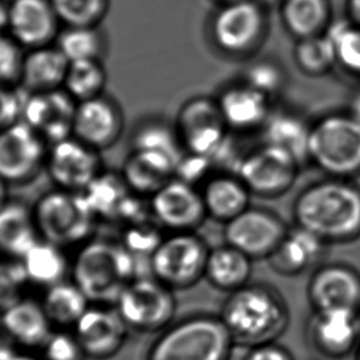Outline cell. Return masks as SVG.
I'll return each mask as SVG.
<instances>
[{
  "label": "cell",
  "mask_w": 360,
  "mask_h": 360,
  "mask_svg": "<svg viewBox=\"0 0 360 360\" xmlns=\"http://www.w3.org/2000/svg\"><path fill=\"white\" fill-rule=\"evenodd\" d=\"M106 80L108 75L101 60L70 62L65 75L63 89L77 103H80L103 96Z\"/></svg>",
  "instance_id": "cell-37"
},
{
  "label": "cell",
  "mask_w": 360,
  "mask_h": 360,
  "mask_svg": "<svg viewBox=\"0 0 360 360\" xmlns=\"http://www.w3.org/2000/svg\"><path fill=\"white\" fill-rule=\"evenodd\" d=\"M24 56L22 47L9 34L0 32V84H19Z\"/></svg>",
  "instance_id": "cell-44"
},
{
  "label": "cell",
  "mask_w": 360,
  "mask_h": 360,
  "mask_svg": "<svg viewBox=\"0 0 360 360\" xmlns=\"http://www.w3.org/2000/svg\"><path fill=\"white\" fill-rule=\"evenodd\" d=\"M253 259L232 245H219L209 252L205 279L219 290L232 292L250 283Z\"/></svg>",
  "instance_id": "cell-31"
},
{
  "label": "cell",
  "mask_w": 360,
  "mask_h": 360,
  "mask_svg": "<svg viewBox=\"0 0 360 360\" xmlns=\"http://www.w3.org/2000/svg\"><path fill=\"white\" fill-rule=\"evenodd\" d=\"M327 35L333 45L337 67L345 75L360 80V26L347 18L333 20Z\"/></svg>",
  "instance_id": "cell-39"
},
{
  "label": "cell",
  "mask_w": 360,
  "mask_h": 360,
  "mask_svg": "<svg viewBox=\"0 0 360 360\" xmlns=\"http://www.w3.org/2000/svg\"><path fill=\"white\" fill-rule=\"evenodd\" d=\"M255 1H258L259 4L265 6L266 9H269L270 6H279L283 0H255Z\"/></svg>",
  "instance_id": "cell-54"
},
{
  "label": "cell",
  "mask_w": 360,
  "mask_h": 360,
  "mask_svg": "<svg viewBox=\"0 0 360 360\" xmlns=\"http://www.w3.org/2000/svg\"><path fill=\"white\" fill-rule=\"evenodd\" d=\"M131 146L134 150L165 155L176 163H179L180 158L186 153L174 122L169 124L168 121L162 119L143 121L136 129Z\"/></svg>",
  "instance_id": "cell-35"
},
{
  "label": "cell",
  "mask_w": 360,
  "mask_h": 360,
  "mask_svg": "<svg viewBox=\"0 0 360 360\" xmlns=\"http://www.w3.org/2000/svg\"><path fill=\"white\" fill-rule=\"evenodd\" d=\"M51 4L65 27H98L105 19L110 0H51Z\"/></svg>",
  "instance_id": "cell-41"
},
{
  "label": "cell",
  "mask_w": 360,
  "mask_h": 360,
  "mask_svg": "<svg viewBox=\"0 0 360 360\" xmlns=\"http://www.w3.org/2000/svg\"><path fill=\"white\" fill-rule=\"evenodd\" d=\"M311 125L305 116L288 108H274L269 117L259 131L262 142L276 146L286 150L302 167L310 165L309 145H310Z\"/></svg>",
  "instance_id": "cell-24"
},
{
  "label": "cell",
  "mask_w": 360,
  "mask_h": 360,
  "mask_svg": "<svg viewBox=\"0 0 360 360\" xmlns=\"http://www.w3.org/2000/svg\"><path fill=\"white\" fill-rule=\"evenodd\" d=\"M327 245L310 231L294 225L289 227L281 245L266 260L279 276H300L320 262Z\"/></svg>",
  "instance_id": "cell-23"
},
{
  "label": "cell",
  "mask_w": 360,
  "mask_h": 360,
  "mask_svg": "<svg viewBox=\"0 0 360 360\" xmlns=\"http://www.w3.org/2000/svg\"><path fill=\"white\" fill-rule=\"evenodd\" d=\"M155 222L170 232H195L207 219L200 188L173 178L150 198Z\"/></svg>",
  "instance_id": "cell-14"
},
{
  "label": "cell",
  "mask_w": 360,
  "mask_h": 360,
  "mask_svg": "<svg viewBox=\"0 0 360 360\" xmlns=\"http://www.w3.org/2000/svg\"><path fill=\"white\" fill-rule=\"evenodd\" d=\"M240 80L274 101L288 85V73L281 62L273 58H258L245 67Z\"/></svg>",
  "instance_id": "cell-40"
},
{
  "label": "cell",
  "mask_w": 360,
  "mask_h": 360,
  "mask_svg": "<svg viewBox=\"0 0 360 360\" xmlns=\"http://www.w3.org/2000/svg\"><path fill=\"white\" fill-rule=\"evenodd\" d=\"M40 240L32 209L20 201H8L0 210V252L21 259Z\"/></svg>",
  "instance_id": "cell-30"
},
{
  "label": "cell",
  "mask_w": 360,
  "mask_h": 360,
  "mask_svg": "<svg viewBox=\"0 0 360 360\" xmlns=\"http://www.w3.org/2000/svg\"><path fill=\"white\" fill-rule=\"evenodd\" d=\"M355 360H360V342L358 347H356V349H355Z\"/></svg>",
  "instance_id": "cell-56"
},
{
  "label": "cell",
  "mask_w": 360,
  "mask_h": 360,
  "mask_svg": "<svg viewBox=\"0 0 360 360\" xmlns=\"http://www.w3.org/2000/svg\"><path fill=\"white\" fill-rule=\"evenodd\" d=\"M9 35L29 50L52 45L60 34V21L51 0H11Z\"/></svg>",
  "instance_id": "cell-21"
},
{
  "label": "cell",
  "mask_w": 360,
  "mask_h": 360,
  "mask_svg": "<svg viewBox=\"0 0 360 360\" xmlns=\"http://www.w3.org/2000/svg\"><path fill=\"white\" fill-rule=\"evenodd\" d=\"M174 126L186 152L205 155L214 163L230 143L231 131L215 98L194 96L186 101L180 106Z\"/></svg>",
  "instance_id": "cell-11"
},
{
  "label": "cell",
  "mask_w": 360,
  "mask_h": 360,
  "mask_svg": "<svg viewBox=\"0 0 360 360\" xmlns=\"http://www.w3.org/2000/svg\"><path fill=\"white\" fill-rule=\"evenodd\" d=\"M29 284L20 259H0V315L21 300Z\"/></svg>",
  "instance_id": "cell-42"
},
{
  "label": "cell",
  "mask_w": 360,
  "mask_h": 360,
  "mask_svg": "<svg viewBox=\"0 0 360 360\" xmlns=\"http://www.w3.org/2000/svg\"><path fill=\"white\" fill-rule=\"evenodd\" d=\"M215 172H217V169L214 160L211 158L186 152L176 165L174 178L199 188V186H202Z\"/></svg>",
  "instance_id": "cell-45"
},
{
  "label": "cell",
  "mask_w": 360,
  "mask_h": 360,
  "mask_svg": "<svg viewBox=\"0 0 360 360\" xmlns=\"http://www.w3.org/2000/svg\"><path fill=\"white\" fill-rule=\"evenodd\" d=\"M46 169L58 189L83 193L103 172L99 150L70 136L49 148Z\"/></svg>",
  "instance_id": "cell-15"
},
{
  "label": "cell",
  "mask_w": 360,
  "mask_h": 360,
  "mask_svg": "<svg viewBox=\"0 0 360 360\" xmlns=\"http://www.w3.org/2000/svg\"><path fill=\"white\" fill-rule=\"evenodd\" d=\"M125 120L120 106L108 96L77 103L72 136L94 150L111 148L120 140Z\"/></svg>",
  "instance_id": "cell-20"
},
{
  "label": "cell",
  "mask_w": 360,
  "mask_h": 360,
  "mask_svg": "<svg viewBox=\"0 0 360 360\" xmlns=\"http://www.w3.org/2000/svg\"><path fill=\"white\" fill-rule=\"evenodd\" d=\"M215 99L226 126L236 134L262 130L273 110V101L240 79L225 85Z\"/></svg>",
  "instance_id": "cell-22"
},
{
  "label": "cell",
  "mask_w": 360,
  "mask_h": 360,
  "mask_svg": "<svg viewBox=\"0 0 360 360\" xmlns=\"http://www.w3.org/2000/svg\"><path fill=\"white\" fill-rule=\"evenodd\" d=\"M278 8L281 25L295 41L323 35L333 22L330 0H283Z\"/></svg>",
  "instance_id": "cell-29"
},
{
  "label": "cell",
  "mask_w": 360,
  "mask_h": 360,
  "mask_svg": "<svg viewBox=\"0 0 360 360\" xmlns=\"http://www.w3.org/2000/svg\"><path fill=\"white\" fill-rule=\"evenodd\" d=\"M302 165L286 150L262 142L242 153L235 174L252 195L274 199L285 195L295 184Z\"/></svg>",
  "instance_id": "cell-10"
},
{
  "label": "cell",
  "mask_w": 360,
  "mask_h": 360,
  "mask_svg": "<svg viewBox=\"0 0 360 360\" xmlns=\"http://www.w3.org/2000/svg\"><path fill=\"white\" fill-rule=\"evenodd\" d=\"M160 227L157 222L152 224L150 221L126 226L121 242L137 259L139 257H148L150 259V255H153V252L165 238Z\"/></svg>",
  "instance_id": "cell-43"
},
{
  "label": "cell",
  "mask_w": 360,
  "mask_h": 360,
  "mask_svg": "<svg viewBox=\"0 0 360 360\" xmlns=\"http://www.w3.org/2000/svg\"><path fill=\"white\" fill-rule=\"evenodd\" d=\"M221 321L236 345L276 342L290 323V311L279 291L255 283L232 291L221 306Z\"/></svg>",
  "instance_id": "cell-2"
},
{
  "label": "cell",
  "mask_w": 360,
  "mask_h": 360,
  "mask_svg": "<svg viewBox=\"0 0 360 360\" xmlns=\"http://www.w3.org/2000/svg\"><path fill=\"white\" fill-rule=\"evenodd\" d=\"M176 165L175 160L165 155L132 150L126 157L121 175L132 193L150 198L174 178Z\"/></svg>",
  "instance_id": "cell-28"
},
{
  "label": "cell",
  "mask_w": 360,
  "mask_h": 360,
  "mask_svg": "<svg viewBox=\"0 0 360 360\" xmlns=\"http://www.w3.org/2000/svg\"><path fill=\"white\" fill-rule=\"evenodd\" d=\"M41 240L68 248L93 238L96 217L83 193L55 189L40 196L32 206Z\"/></svg>",
  "instance_id": "cell-7"
},
{
  "label": "cell",
  "mask_w": 360,
  "mask_h": 360,
  "mask_svg": "<svg viewBox=\"0 0 360 360\" xmlns=\"http://www.w3.org/2000/svg\"><path fill=\"white\" fill-rule=\"evenodd\" d=\"M176 306L174 290L153 276L134 279L115 304L127 327L140 333H157L172 325Z\"/></svg>",
  "instance_id": "cell-9"
},
{
  "label": "cell",
  "mask_w": 360,
  "mask_h": 360,
  "mask_svg": "<svg viewBox=\"0 0 360 360\" xmlns=\"http://www.w3.org/2000/svg\"><path fill=\"white\" fill-rule=\"evenodd\" d=\"M217 6H224V4H230V3H235V1H240V0H212Z\"/></svg>",
  "instance_id": "cell-55"
},
{
  "label": "cell",
  "mask_w": 360,
  "mask_h": 360,
  "mask_svg": "<svg viewBox=\"0 0 360 360\" xmlns=\"http://www.w3.org/2000/svg\"><path fill=\"white\" fill-rule=\"evenodd\" d=\"M41 350L44 360H83L85 358L75 333L63 330H52Z\"/></svg>",
  "instance_id": "cell-46"
},
{
  "label": "cell",
  "mask_w": 360,
  "mask_h": 360,
  "mask_svg": "<svg viewBox=\"0 0 360 360\" xmlns=\"http://www.w3.org/2000/svg\"><path fill=\"white\" fill-rule=\"evenodd\" d=\"M292 217L328 245L359 240L360 186L332 176L314 181L296 196Z\"/></svg>",
  "instance_id": "cell-1"
},
{
  "label": "cell",
  "mask_w": 360,
  "mask_h": 360,
  "mask_svg": "<svg viewBox=\"0 0 360 360\" xmlns=\"http://www.w3.org/2000/svg\"><path fill=\"white\" fill-rule=\"evenodd\" d=\"M210 248L195 232H172L150 257L152 276L173 290H186L205 278Z\"/></svg>",
  "instance_id": "cell-8"
},
{
  "label": "cell",
  "mask_w": 360,
  "mask_h": 360,
  "mask_svg": "<svg viewBox=\"0 0 360 360\" xmlns=\"http://www.w3.org/2000/svg\"><path fill=\"white\" fill-rule=\"evenodd\" d=\"M9 360H44L42 358H37L35 355L30 353H24V352H18L15 355H13Z\"/></svg>",
  "instance_id": "cell-53"
},
{
  "label": "cell",
  "mask_w": 360,
  "mask_h": 360,
  "mask_svg": "<svg viewBox=\"0 0 360 360\" xmlns=\"http://www.w3.org/2000/svg\"><path fill=\"white\" fill-rule=\"evenodd\" d=\"M268 9L255 0L217 6L206 26L210 44L231 60H250L269 35Z\"/></svg>",
  "instance_id": "cell-5"
},
{
  "label": "cell",
  "mask_w": 360,
  "mask_h": 360,
  "mask_svg": "<svg viewBox=\"0 0 360 360\" xmlns=\"http://www.w3.org/2000/svg\"><path fill=\"white\" fill-rule=\"evenodd\" d=\"M25 91L0 84V131L21 120Z\"/></svg>",
  "instance_id": "cell-47"
},
{
  "label": "cell",
  "mask_w": 360,
  "mask_h": 360,
  "mask_svg": "<svg viewBox=\"0 0 360 360\" xmlns=\"http://www.w3.org/2000/svg\"><path fill=\"white\" fill-rule=\"evenodd\" d=\"M47 142L20 120L0 131V179L21 186L35 179L46 167Z\"/></svg>",
  "instance_id": "cell-12"
},
{
  "label": "cell",
  "mask_w": 360,
  "mask_h": 360,
  "mask_svg": "<svg viewBox=\"0 0 360 360\" xmlns=\"http://www.w3.org/2000/svg\"><path fill=\"white\" fill-rule=\"evenodd\" d=\"M75 108L77 101L63 88L25 93L21 120L53 145L72 136Z\"/></svg>",
  "instance_id": "cell-18"
},
{
  "label": "cell",
  "mask_w": 360,
  "mask_h": 360,
  "mask_svg": "<svg viewBox=\"0 0 360 360\" xmlns=\"http://www.w3.org/2000/svg\"><path fill=\"white\" fill-rule=\"evenodd\" d=\"M306 295L312 311L345 309L360 312V271L340 262L319 265L309 281Z\"/></svg>",
  "instance_id": "cell-17"
},
{
  "label": "cell",
  "mask_w": 360,
  "mask_h": 360,
  "mask_svg": "<svg viewBox=\"0 0 360 360\" xmlns=\"http://www.w3.org/2000/svg\"><path fill=\"white\" fill-rule=\"evenodd\" d=\"M292 58L297 70L311 78L328 75L335 65V50L327 32L323 35L295 41Z\"/></svg>",
  "instance_id": "cell-36"
},
{
  "label": "cell",
  "mask_w": 360,
  "mask_h": 360,
  "mask_svg": "<svg viewBox=\"0 0 360 360\" xmlns=\"http://www.w3.org/2000/svg\"><path fill=\"white\" fill-rule=\"evenodd\" d=\"M56 46L70 62L101 60L105 50V41L99 26H75L60 31Z\"/></svg>",
  "instance_id": "cell-38"
},
{
  "label": "cell",
  "mask_w": 360,
  "mask_h": 360,
  "mask_svg": "<svg viewBox=\"0 0 360 360\" xmlns=\"http://www.w3.org/2000/svg\"><path fill=\"white\" fill-rule=\"evenodd\" d=\"M70 60L57 46H44L26 52L19 84L25 93L60 89L65 84Z\"/></svg>",
  "instance_id": "cell-27"
},
{
  "label": "cell",
  "mask_w": 360,
  "mask_h": 360,
  "mask_svg": "<svg viewBox=\"0 0 360 360\" xmlns=\"http://www.w3.org/2000/svg\"><path fill=\"white\" fill-rule=\"evenodd\" d=\"M130 328L115 306L91 304L73 327L85 358L110 359L125 345Z\"/></svg>",
  "instance_id": "cell-16"
},
{
  "label": "cell",
  "mask_w": 360,
  "mask_h": 360,
  "mask_svg": "<svg viewBox=\"0 0 360 360\" xmlns=\"http://www.w3.org/2000/svg\"><path fill=\"white\" fill-rule=\"evenodd\" d=\"M289 226L274 211L250 206L240 215L226 222L225 243L235 247L250 259H268L285 237Z\"/></svg>",
  "instance_id": "cell-13"
},
{
  "label": "cell",
  "mask_w": 360,
  "mask_h": 360,
  "mask_svg": "<svg viewBox=\"0 0 360 360\" xmlns=\"http://www.w3.org/2000/svg\"><path fill=\"white\" fill-rule=\"evenodd\" d=\"M63 250L45 240L32 245L20 259L29 284L47 289L65 281L70 264Z\"/></svg>",
  "instance_id": "cell-32"
},
{
  "label": "cell",
  "mask_w": 360,
  "mask_h": 360,
  "mask_svg": "<svg viewBox=\"0 0 360 360\" xmlns=\"http://www.w3.org/2000/svg\"><path fill=\"white\" fill-rule=\"evenodd\" d=\"M347 111L349 112L350 115L354 116L356 120L360 121V86H358V88L352 93Z\"/></svg>",
  "instance_id": "cell-50"
},
{
  "label": "cell",
  "mask_w": 360,
  "mask_h": 360,
  "mask_svg": "<svg viewBox=\"0 0 360 360\" xmlns=\"http://www.w3.org/2000/svg\"><path fill=\"white\" fill-rule=\"evenodd\" d=\"M345 18L360 26V0H345Z\"/></svg>",
  "instance_id": "cell-49"
},
{
  "label": "cell",
  "mask_w": 360,
  "mask_h": 360,
  "mask_svg": "<svg viewBox=\"0 0 360 360\" xmlns=\"http://www.w3.org/2000/svg\"><path fill=\"white\" fill-rule=\"evenodd\" d=\"M3 333L18 347L41 348L50 337L53 326L39 301L22 297L0 315Z\"/></svg>",
  "instance_id": "cell-25"
},
{
  "label": "cell",
  "mask_w": 360,
  "mask_h": 360,
  "mask_svg": "<svg viewBox=\"0 0 360 360\" xmlns=\"http://www.w3.org/2000/svg\"><path fill=\"white\" fill-rule=\"evenodd\" d=\"M235 345L220 316L198 314L160 332L146 360H230Z\"/></svg>",
  "instance_id": "cell-4"
},
{
  "label": "cell",
  "mask_w": 360,
  "mask_h": 360,
  "mask_svg": "<svg viewBox=\"0 0 360 360\" xmlns=\"http://www.w3.org/2000/svg\"><path fill=\"white\" fill-rule=\"evenodd\" d=\"M137 258L122 242L90 238L70 264L72 281L94 305H114L137 276Z\"/></svg>",
  "instance_id": "cell-3"
},
{
  "label": "cell",
  "mask_w": 360,
  "mask_h": 360,
  "mask_svg": "<svg viewBox=\"0 0 360 360\" xmlns=\"http://www.w3.org/2000/svg\"><path fill=\"white\" fill-rule=\"evenodd\" d=\"M132 191L126 186L122 175L101 172L83 195L98 219L119 221L121 211Z\"/></svg>",
  "instance_id": "cell-34"
},
{
  "label": "cell",
  "mask_w": 360,
  "mask_h": 360,
  "mask_svg": "<svg viewBox=\"0 0 360 360\" xmlns=\"http://www.w3.org/2000/svg\"><path fill=\"white\" fill-rule=\"evenodd\" d=\"M307 337L325 358H345L359 345L360 312L345 309L312 311L307 322Z\"/></svg>",
  "instance_id": "cell-19"
},
{
  "label": "cell",
  "mask_w": 360,
  "mask_h": 360,
  "mask_svg": "<svg viewBox=\"0 0 360 360\" xmlns=\"http://www.w3.org/2000/svg\"><path fill=\"white\" fill-rule=\"evenodd\" d=\"M309 162L332 178L352 180L360 175V121L348 111L312 121Z\"/></svg>",
  "instance_id": "cell-6"
},
{
  "label": "cell",
  "mask_w": 360,
  "mask_h": 360,
  "mask_svg": "<svg viewBox=\"0 0 360 360\" xmlns=\"http://www.w3.org/2000/svg\"><path fill=\"white\" fill-rule=\"evenodd\" d=\"M8 199V184L3 179H0V210L4 207Z\"/></svg>",
  "instance_id": "cell-52"
},
{
  "label": "cell",
  "mask_w": 360,
  "mask_h": 360,
  "mask_svg": "<svg viewBox=\"0 0 360 360\" xmlns=\"http://www.w3.org/2000/svg\"><path fill=\"white\" fill-rule=\"evenodd\" d=\"M41 305L52 326L63 330L77 325L90 301L75 283L63 281L46 289Z\"/></svg>",
  "instance_id": "cell-33"
},
{
  "label": "cell",
  "mask_w": 360,
  "mask_h": 360,
  "mask_svg": "<svg viewBox=\"0 0 360 360\" xmlns=\"http://www.w3.org/2000/svg\"><path fill=\"white\" fill-rule=\"evenodd\" d=\"M207 217L226 222L240 215L250 205L252 194L232 172H215L200 188Z\"/></svg>",
  "instance_id": "cell-26"
},
{
  "label": "cell",
  "mask_w": 360,
  "mask_h": 360,
  "mask_svg": "<svg viewBox=\"0 0 360 360\" xmlns=\"http://www.w3.org/2000/svg\"><path fill=\"white\" fill-rule=\"evenodd\" d=\"M8 22H9V8L8 4L0 1V32L8 29Z\"/></svg>",
  "instance_id": "cell-51"
},
{
  "label": "cell",
  "mask_w": 360,
  "mask_h": 360,
  "mask_svg": "<svg viewBox=\"0 0 360 360\" xmlns=\"http://www.w3.org/2000/svg\"><path fill=\"white\" fill-rule=\"evenodd\" d=\"M243 360H294L290 352L276 342L250 347Z\"/></svg>",
  "instance_id": "cell-48"
}]
</instances>
